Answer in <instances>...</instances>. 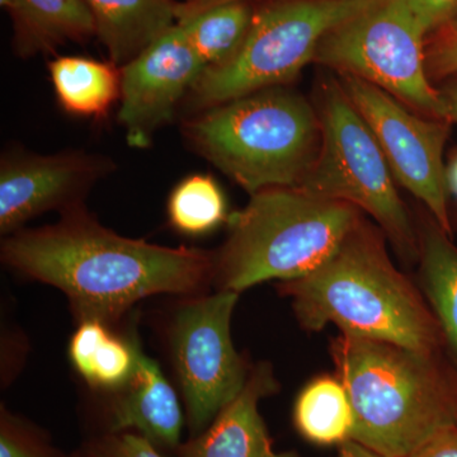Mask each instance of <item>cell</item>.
Here are the masks:
<instances>
[{
  "label": "cell",
  "mask_w": 457,
  "mask_h": 457,
  "mask_svg": "<svg viewBox=\"0 0 457 457\" xmlns=\"http://www.w3.org/2000/svg\"><path fill=\"white\" fill-rule=\"evenodd\" d=\"M0 258L14 272L59 288L78 323L108 326L153 295L204 294L215 263V255L201 249L120 236L86 204L60 213L55 224L4 237Z\"/></svg>",
  "instance_id": "6da1fadb"
},
{
  "label": "cell",
  "mask_w": 457,
  "mask_h": 457,
  "mask_svg": "<svg viewBox=\"0 0 457 457\" xmlns=\"http://www.w3.org/2000/svg\"><path fill=\"white\" fill-rule=\"evenodd\" d=\"M383 231L365 218L335 253L305 278L281 282L308 332L329 324L343 335L440 350L442 332L422 294L393 263Z\"/></svg>",
  "instance_id": "7a4b0ae2"
},
{
  "label": "cell",
  "mask_w": 457,
  "mask_h": 457,
  "mask_svg": "<svg viewBox=\"0 0 457 457\" xmlns=\"http://www.w3.org/2000/svg\"><path fill=\"white\" fill-rule=\"evenodd\" d=\"M336 376L354 414L352 441L385 457H407L457 426V376L438 352L339 335L330 343Z\"/></svg>",
  "instance_id": "3957f363"
},
{
  "label": "cell",
  "mask_w": 457,
  "mask_h": 457,
  "mask_svg": "<svg viewBox=\"0 0 457 457\" xmlns=\"http://www.w3.org/2000/svg\"><path fill=\"white\" fill-rule=\"evenodd\" d=\"M182 130L191 149L249 195L299 187L321 145L317 107L290 86L207 108Z\"/></svg>",
  "instance_id": "277c9868"
},
{
  "label": "cell",
  "mask_w": 457,
  "mask_h": 457,
  "mask_svg": "<svg viewBox=\"0 0 457 457\" xmlns=\"http://www.w3.org/2000/svg\"><path fill=\"white\" fill-rule=\"evenodd\" d=\"M353 204L299 187L267 188L230 213L213 263L218 291H243L270 279L305 278L330 257L362 219Z\"/></svg>",
  "instance_id": "5b68a950"
},
{
  "label": "cell",
  "mask_w": 457,
  "mask_h": 457,
  "mask_svg": "<svg viewBox=\"0 0 457 457\" xmlns=\"http://www.w3.org/2000/svg\"><path fill=\"white\" fill-rule=\"evenodd\" d=\"M321 145L299 188L318 197L353 204L368 213L400 257H420L418 230L368 123L352 104L338 78L318 90Z\"/></svg>",
  "instance_id": "8992f818"
},
{
  "label": "cell",
  "mask_w": 457,
  "mask_h": 457,
  "mask_svg": "<svg viewBox=\"0 0 457 457\" xmlns=\"http://www.w3.org/2000/svg\"><path fill=\"white\" fill-rule=\"evenodd\" d=\"M384 0H267L254 8L245 44L233 60L204 71L192 106L201 111L257 90L290 86L314 62L321 40Z\"/></svg>",
  "instance_id": "52a82bcc"
},
{
  "label": "cell",
  "mask_w": 457,
  "mask_h": 457,
  "mask_svg": "<svg viewBox=\"0 0 457 457\" xmlns=\"http://www.w3.org/2000/svg\"><path fill=\"white\" fill-rule=\"evenodd\" d=\"M425 41L404 3L384 0L328 33L312 62L360 78L422 116L450 121L427 74Z\"/></svg>",
  "instance_id": "ba28073f"
},
{
  "label": "cell",
  "mask_w": 457,
  "mask_h": 457,
  "mask_svg": "<svg viewBox=\"0 0 457 457\" xmlns=\"http://www.w3.org/2000/svg\"><path fill=\"white\" fill-rule=\"evenodd\" d=\"M239 295H194L171 315L168 343L191 436L206 429L242 392L253 368L231 338Z\"/></svg>",
  "instance_id": "9c48e42d"
},
{
  "label": "cell",
  "mask_w": 457,
  "mask_h": 457,
  "mask_svg": "<svg viewBox=\"0 0 457 457\" xmlns=\"http://www.w3.org/2000/svg\"><path fill=\"white\" fill-rule=\"evenodd\" d=\"M337 78L378 140L394 179L425 204L433 220L451 236L444 165L450 121L414 112L389 93L353 75Z\"/></svg>",
  "instance_id": "30bf717a"
},
{
  "label": "cell",
  "mask_w": 457,
  "mask_h": 457,
  "mask_svg": "<svg viewBox=\"0 0 457 457\" xmlns=\"http://www.w3.org/2000/svg\"><path fill=\"white\" fill-rule=\"evenodd\" d=\"M113 170L107 156L84 150H7L0 161V234L11 236L45 212L84 206L90 189Z\"/></svg>",
  "instance_id": "8fae6325"
},
{
  "label": "cell",
  "mask_w": 457,
  "mask_h": 457,
  "mask_svg": "<svg viewBox=\"0 0 457 457\" xmlns=\"http://www.w3.org/2000/svg\"><path fill=\"white\" fill-rule=\"evenodd\" d=\"M204 71L203 60L179 23L122 66L119 122L129 145L149 147Z\"/></svg>",
  "instance_id": "7c38bea8"
},
{
  "label": "cell",
  "mask_w": 457,
  "mask_h": 457,
  "mask_svg": "<svg viewBox=\"0 0 457 457\" xmlns=\"http://www.w3.org/2000/svg\"><path fill=\"white\" fill-rule=\"evenodd\" d=\"M278 387L270 363L253 366L242 392L206 429L180 444L177 457H303L295 451L275 450L260 413L261 400L278 393Z\"/></svg>",
  "instance_id": "4fadbf2b"
},
{
  "label": "cell",
  "mask_w": 457,
  "mask_h": 457,
  "mask_svg": "<svg viewBox=\"0 0 457 457\" xmlns=\"http://www.w3.org/2000/svg\"><path fill=\"white\" fill-rule=\"evenodd\" d=\"M112 395L108 432H134L158 449H179L186 420L179 395L139 341L134 375Z\"/></svg>",
  "instance_id": "5bb4252c"
},
{
  "label": "cell",
  "mask_w": 457,
  "mask_h": 457,
  "mask_svg": "<svg viewBox=\"0 0 457 457\" xmlns=\"http://www.w3.org/2000/svg\"><path fill=\"white\" fill-rule=\"evenodd\" d=\"M108 60L125 66L177 23L173 0H84Z\"/></svg>",
  "instance_id": "9a60e30c"
},
{
  "label": "cell",
  "mask_w": 457,
  "mask_h": 457,
  "mask_svg": "<svg viewBox=\"0 0 457 457\" xmlns=\"http://www.w3.org/2000/svg\"><path fill=\"white\" fill-rule=\"evenodd\" d=\"M14 54L21 59L49 55L69 42L96 36L95 18L84 0H11Z\"/></svg>",
  "instance_id": "2e32d148"
},
{
  "label": "cell",
  "mask_w": 457,
  "mask_h": 457,
  "mask_svg": "<svg viewBox=\"0 0 457 457\" xmlns=\"http://www.w3.org/2000/svg\"><path fill=\"white\" fill-rule=\"evenodd\" d=\"M47 68L57 104L71 116L101 121L121 99L122 68L111 60L57 55Z\"/></svg>",
  "instance_id": "e0dca14e"
},
{
  "label": "cell",
  "mask_w": 457,
  "mask_h": 457,
  "mask_svg": "<svg viewBox=\"0 0 457 457\" xmlns=\"http://www.w3.org/2000/svg\"><path fill=\"white\" fill-rule=\"evenodd\" d=\"M99 320L78 323L69 343V359L77 374L97 392L122 390L137 366V337H122Z\"/></svg>",
  "instance_id": "ac0fdd59"
},
{
  "label": "cell",
  "mask_w": 457,
  "mask_h": 457,
  "mask_svg": "<svg viewBox=\"0 0 457 457\" xmlns=\"http://www.w3.org/2000/svg\"><path fill=\"white\" fill-rule=\"evenodd\" d=\"M418 243L423 293L457 357V248L435 220L420 225Z\"/></svg>",
  "instance_id": "d6986e66"
},
{
  "label": "cell",
  "mask_w": 457,
  "mask_h": 457,
  "mask_svg": "<svg viewBox=\"0 0 457 457\" xmlns=\"http://www.w3.org/2000/svg\"><path fill=\"white\" fill-rule=\"evenodd\" d=\"M293 420L300 436L319 446H341L353 435V408L336 375L318 376L303 386L295 402Z\"/></svg>",
  "instance_id": "ffe728a7"
},
{
  "label": "cell",
  "mask_w": 457,
  "mask_h": 457,
  "mask_svg": "<svg viewBox=\"0 0 457 457\" xmlns=\"http://www.w3.org/2000/svg\"><path fill=\"white\" fill-rule=\"evenodd\" d=\"M254 8L248 0L224 3L179 21L204 71L228 64L245 44Z\"/></svg>",
  "instance_id": "44dd1931"
},
{
  "label": "cell",
  "mask_w": 457,
  "mask_h": 457,
  "mask_svg": "<svg viewBox=\"0 0 457 457\" xmlns=\"http://www.w3.org/2000/svg\"><path fill=\"white\" fill-rule=\"evenodd\" d=\"M170 225L179 234L203 237L228 222L227 198L210 174H189L171 189L167 203Z\"/></svg>",
  "instance_id": "7402d4cb"
},
{
  "label": "cell",
  "mask_w": 457,
  "mask_h": 457,
  "mask_svg": "<svg viewBox=\"0 0 457 457\" xmlns=\"http://www.w3.org/2000/svg\"><path fill=\"white\" fill-rule=\"evenodd\" d=\"M0 457H65L46 433L8 408H0Z\"/></svg>",
  "instance_id": "603a6c76"
},
{
  "label": "cell",
  "mask_w": 457,
  "mask_h": 457,
  "mask_svg": "<svg viewBox=\"0 0 457 457\" xmlns=\"http://www.w3.org/2000/svg\"><path fill=\"white\" fill-rule=\"evenodd\" d=\"M425 57L427 74L432 83L457 75V18L427 36Z\"/></svg>",
  "instance_id": "cb8c5ba5"
},
{
  "label": "cell",
  "mask_w": 457,
  "mask_h": 457,
  "mask_svg": "<svg viewBox=\"0 0 457 457\" xmlns=\"http://www.w3.org/2000/svg\"><path fill=\"white\" fill-rule=\"evenodd\" d=\"M89 457H165L152 442L134 432H107L87 442Z\"/></svg>",
  "instance_id": "d4e9b609"
},
{
  "label": "cell",
  "mask_w": 457,
  "mask_h": 457,
  "mask_svg": "<svg viewBox=\"0 0 457 457\" xmlns=\"http://www.w3.org/2000/svg\"><path fill=\"white\" fill-rule=\"evenodd\" d=\"M425 36L457 18V0H402Z\"/></svg>",
  "instance_id": "484cf974"
},
{
  "label": "cell",
  "mask_w": 457,
  "mask_h": 457,
  "mask_svg": "<svg viewBox=\"0 0 457 457\" xmlns=\"http://www.w3.org/2000/svg\"><path fill=\"white\" fill-rule=\"evenodd\" d=\"M2 327V386L8 387L20 374L27 357L26 337L9 324Z\"/></svg>",
  "instance_id": "4316f807"
},
{
  "label": "cell",
  "mask_w": 457,
  "mask_h": 457,
  "mask_svg": "<svg viewBox=\"0 0 457 457\" xmlns=\"http://www.w3.org/2000/svg\"><path fill=\"white\" fill-rule=\"evenodd\" d=\"M407 457H457V426L436 433Z\"/></svg>",
  "instance_id": "83f0119b"
},
{
  "label": "cell",
  "mask_w": 457,
  "mask_h": 457,
  "mask_svg": "<svg viewBox=\"0 0 457 457\" xmlns=\"http://www.w3.org/2000/svg\"><path fill=\"white\" fill-rule=\"evenodd\" d=\"M230 2H239V0H179V2L176 3L177 22L180 20H185V18L195 16V14L200 13L204 9Z\"/></svg>",
  "instance_id": "f1b7e54d"
},
{
  "label": "cell",
  "mask_w": 457,
  "mask_h": 457,
  "mask_svg": "<svg viewBox=\"0 0 457 457\" xmlns=\"http://www.w3.org/2000/svg\"><path fill=\"white\" fill-rule=\"evenodd\" d=\"M440 92L445 104H446L450 121L457 123V75L450 78L449 82Z\"/></svg>",
  "instance_id": "f546056e"
},
{
  "label": "cell",
  "mask_w": 457,
  "mask_h": 457,
  "mask_svg": "<svg viewBox=\"0 0 457 457\" xmlns=\"http://www.w3.org/2000/svg\"><path fill=\"white\" fill-rule=\"evenodd\" d=\"M337 457H385L378 455L374 451L361 446L354 441H347L339 446L338 455Z\"/></svg>",
  "instance_id": "4dcf8cb0"
},
{
  "label": "cell",
  "mask_w": 457,
  "mask_h": 457,
  "mask_svg": "<svg viewBox=\"0 0 457 457\" xmlns=\"http://www.w3.org/2000/svg\"><path fill=\"white\" fill-rule=\"evenodd\" d=\"M447 187L449 192L457 197V153L449 167L446 168Z\"/></svg>",
  "instance_id": "1f68e13d"
},
{
  "label": "cell",
  "mask_w": 457,
  "mask_h": 457,
  "mask_svg": "<svg viewBox=\"0 0 457 457\" xmlns=\"http://www.w3.org/2000/svg\"><path fill=\"white\" fill-rule=\"evenodd\" d=\"M9 4H11V0H0V5H2V8H4L5 11H7Z\"/></svg>",
  "instance_id": "d6a6232c"
},
{
  "label": "cell",
  "mask_w": 457,
  "mask_h": 457,
  "mask_svg": "<svg viewBox=\"0 0 457 457\" xmlns=\"http://www.w3.org/2000/svg\"><path fill=\"white\" fill-rule=\"evenodd\" d=\"M65 457H89V456H87L86 453H83V451H79V453H73V455H69V456H65Z\"/></svg>",
  "instance_id": "836d02e7"
},
{
  "label": "cell",
  "mask_w": 457,
  "mask_h": 457,
  "mask_svg": "<svg viewBox=\"0 0 457 457\" xmlns=\"http://www.w3.org/2000/svg\"><path fill=\"white\" fill-rule=\"evenodd\" d=\"M173 2H176V3H177V2H179V0H173Z\"/></svg>",
  "instance_id": "e575fe53"
}]
</instances>
